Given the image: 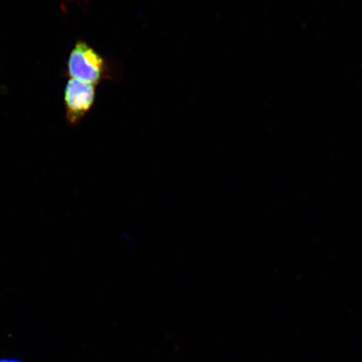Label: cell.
<instances>
[{
    "instance_id": "2",
    "label": "cell",
    "mask_w": 362,
    "mask_h": 362,
    "mask_svg": "<svg viewBox=\"0 0 362 362\" xmlns=\"http://www.w3.org/2000/svg\"><path fill=\"white\" fill-rule=\"evenodd\" d=\"M96 92L95 85L70 78L64 92L66 119L69 124H78L92 108Z\"/></svg>"
},
{
    "instance_id": "1",
    "label": "cell",
    "mask_w": 362,
    "mask_h": 362,
    "mask_svg": "<svg viewBox=\"0 0 362 362\" xmlns=\"http://www.w3.org/2000/svg\"><path fill=\"white\" fill-rule=\"evenodd\" d=\"M67 68L71 78L96 85L102 79L104 60L87 43L78 42L70 53Z\"/></svg>"
}]
</instances>
